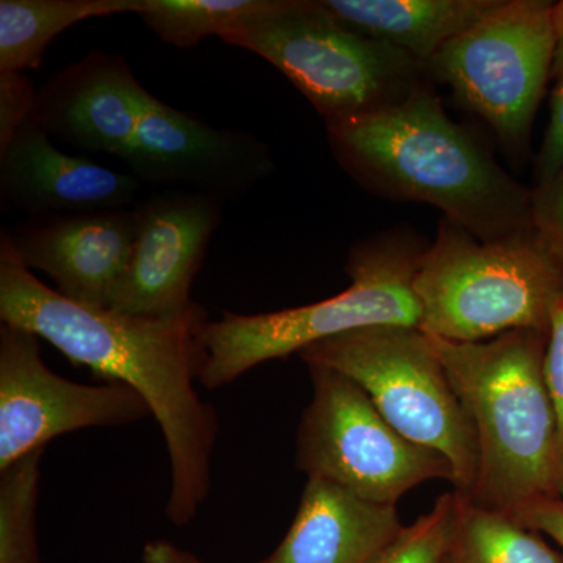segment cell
<instances>
[{
    "instance_id": "8fae6325",
    "label": "cell",
    "mask_w": 563,
    "mask_h": 563,
    "mask_svg": "<svg viewBox=\"0 0 563 563\" xmlns=\"http://www.w3.org/2000/svg\"><path fill=\"white\" fill-rule=\"evenodd\" d=\"M122 161L141 184L203 192L221 201L244 195L273 169L268 147L255 136L211 128L151 92Z\"/></svg>"
},
{
    "instance_id": "603a6c76",
    "label": "cell",
    "mask_w": 563,
    "mask_h": 563,
    "mask_svg": "<svg viewBox=\"0 0 563 563\" xmlns=\"http://www.w3.org/2000/svg\"><path fill=\"white\" fill-rule=\"evenodd\" d=\"M544 383L550 393L555 422V457H558V495L563 501V292L551 312L547 351L543 362Z\"/></svg>"
},
{
    "instance_id": "3957f363",
    "label": "cell",
    "mask_w": 563,
    "mask_h": 563,
    "mask_svg": "<svg viewBox=\"0 0 563 563\" xmlns=\"http://www.w3.org/2000/svg\"><path fill=\"white\" fill-rule=\"evenodd\" d=\"M431 339L476 433V483L463 498L512 517L559 498L543 373L548 332L515 331L477 343Z\"/></svg>"
},
{
    "instance_id": "30bf717a",
    "label": "cell",
    "mask_w": 563,
    "mask_h": 563,
    "mask_svg": "<svg viewBox=\"0 0 563 563\" xmlns=\"http://www.w3.org/2000/svg\"><path fill=\"white\" fill-rule=\"evenodd\" d=\"M129 385H85L65 379L41 358L35 333L0 328V472L46 450L55 437L87 428L131 424L151 417Z\"/></svg>"
},
{
    "instance_id": "d6986e66",
    "label": "cell",
    "mask_w": 563,
    "mask_h": 563,
    "mask_svg": "<svg viewBox=\"0 0 563 563\" xmlns=\"http://www.w3.org/2000/svg\"><path fill=\"white\" fill-rule=\"evenodd\" d=\"M291 0H144L136 16L166 44L198 46L287 9Z\"/></svg>"
},
{
    "instance_id": "7c38bea8",
    "label": "cell",
    "mask_w": 563,
    "mask_h": 563,
    "mask_svg": "<svg viewBox=\"0 0 563 563\" xmlns=\"http://www.w3.org/2000/svg\"><path fill=\"white\" fill-rule=\"evenodd\" d=\"M133 210L135 240L109 309L147 318L184 313L195 303L191 285L220 225L222 201L203 192L168 190Z\"/></svg>"
},
{
    "instance_id": "e0dca14e",
    "label": "cell",
    "mask_w": 563,
    "mask_h": 563,
    "mask_svg": "<svg viewBox=\"0 0 563 563\" xmlns=\"http://www.w3.org/2000/svg\"><path fill=\"white\" fill-rule=\"evenodd\" d=\"M496 3L498 0H322L352 31L383 41L424 66Z\"/></svg>"
},
{
    "instance_id": "5bb4252c",
    "label": "cell",
    "mask_w": 563,
    "mask_h": 563,
    "mask_svg": "<svg viewBox=\"0 0 563 563\" xmlns=\"http://www.w3.org/2000/svg\"><path fill=\"white\" fill-rule=\"evenodd\" d=\"M140 188L132 173L58 150L33 118L0 150V201L5 211L40 217L125 209Z\"/></svg>"
},
{
    "instance_id": "277c9868",
    "label": "cell",
    "mask_w": 563,
    "mask_h": 563,
    "mask_svg": "<svg viewBox=\"0 0 563 563\" xmlns=\"http://www.w3.org/2000/svg\"><path fill=\"white\" fill-rule=\"evenodd\" d=\"M413 291L422 332L448 342H487L515 331H550L563 269L533 231L481 242L444 220L422 251Z\"/></svg>"
},
{
    "instance_id": "ba28073f",
    "label": "cell",
    "mask_w": 563,
    "mask_h": 563,
    "mask_svg": "<svg viewBox=\"0 0 563 563\" xmlns=\"http://www.w3.org/2000/svg\"><path fill=\"white\" fill-rule=\"evenodd\" d=\"M553 2L498 0L426 65L454 98L488 122L504 146L523 150L554 55Z\"/></svg>"
},
{
    "instance_id": "2e32d148",
    "label": "cell",
    "mask_w": 563,
    "mask_h": 563,
    "mask_svg": "<svg viewBox=\"0 0 563 563\" xmlns=\"http://www.w3.org/2000/svg\"><path fill=\"white\" fill-rule=\"evenodd\" d=\"M402 528L396 506L365 501L331 481L307 477L287 536L261 563H373Z\"/></svg>"
},
{
    "instance_id": "4316f807",
    "label": "cell",
    "mask_w": 563,
    "mask_h": 563,
    "mask_svg": "<svg viewBox=\"0 0 563 563\" xmlns=\"http://www.w3.org/2000/svg\"><path fill=\"white\" fill-rule=\"evenodd\" d=\"M518 521L553 539L563 550V501L559 498L543 499L514 515Z\"/></svg>"
},
{
    "instance_id": "d4e9b609",
    "label": "cell",
    "mask_w": 563,
    "mask_h": 563,
    "mask_svg": "<svg viewBox=\"0 0 563 563\" xmlns=\"http://www.w3.org/2000/svg\"><path fill=\"white\" fill-rule=\"evenodd\" d=\"M36 95L24 74L0 73V150L33 118Z\"/></svg>"
},
{
    "instance_id": "9a60e30c",
    "label": "cell",
    "mask_w": 563,
    "mask_h": 563,
    "mask_svg": "<svg viewBox=\"0 0 563 563\" xmlns=\"http://www.w3.org/2000/svg\"><path fill=\"white\" fill-rule=\"evenodd\" d=\"M147 90L121 55L95 51L36 95L33 120L74 150L124 158Z\"/></svg>"
},
{
    "instance_id": "52a82bcc",
    "label": "cell",
    "mask_w": 563,
    "mask_h": 563,
    "mask_svg": "<svg viewBox=\"0 0 563 563\" xmlns=\"http://www.w3.org/2000/svg\"><path fill=\"white\" fill-rule=\"evenodd\" d=\"M299 357L354 380L396 431L443 455L455 493L470 495L477 476L476 433L428 333L404 325L358 329L310 344Z\"/></svg>"
},
{
    "instance_id": "9c48e42d",
    "label": "cell",
    "mask_w": 563,
    "mask_h": 563,
    "mask_svg": "<svg viewBox=\"0 0 563 563\" xmlns=\"http://www.w3.org/2000/svg\"><path fill=\"white\" fill-rule=\"evenodd\" d=\"M307 366L313 396L296 440V465L307 477L385 506H396L426 481L454 483L450 462L396 431L354 380L325 366Z\"/></svg>"
},
{
    "instance_id": "ac0fdd59",
    "label": "cell",
    "mask_w": 563,
    "mask_h": 563,
    "mask_svg": "<svg viewBox=\"0 0 563 563\" xmlns=\"http://www.w3.org/2000/svg\"><path fill=\"white\" fill-rule=\"evenodd\" d=\"M144 0H0V73L38 69L52 41L79 22L139 13Z\"/></svg>"
},
{
    "instance_id": "f1b7e54d",
    "label": "cell",
    "mask_w": 563,
    "mask_h": 563,
    "mask_svg": "<svg viewBox=\"0 0 563 563\" xmlns=\"http://www.w3.org/2000/svg\"><path fill=\"white\" fill-rule=\"evenodd\" d=\"M554 55L551 79H559L563 74V0L553 3Z\"/></svg>"
},
{
    "instance_id": "6da1fadb",
    "label": "cell",
    "mask_w": 563,
    "mask_h": 563,
    "mask_svg": "<svg viewBox=\"0 0 563 563\" xmlns=\"http://www.w3.org/2000/svg\"><path fill=\"white\" fill-rule=\"evenodd\" d=\"M0 320L35 333L69 362L143 396L161 426L172 466L166 515L176 526L190 523L210 493L218 437L217 413L195 387L207 361L206 309L195 302L174 317L147 318L73 301L21 262L3 231Z\"/></svg>"
},
{
    "instance_id": "ffe728a7",
    "label": "cell",
    "mask_w": 563,
    "mask_h": 563,
    "mask_svg": "<svg viewBox=\"0 0 563 563\" xmlns=\"http://www.w3.org/2000/svg\"><path fill=\"white\" fill-rule=\"evenodd\" d=\"M448 559L450 563H563V555L536 529L512 515L476 506L461 495Z\"/></svg>"
},
{
    "instance_id": "83f0119b",
    "label": "cell",
    "mask_w": 563,
    "mask_h": 563,
    "mask_svg": "<svg viewBox=\"0 0 563 563\" xmlns=\"http://www.w3.org/2000/svg\"><path fill=\"white\" fill-rule=\"evenodd\" d=\"M143 563H202L190 553L179 550L176 544L155 540L143 551Z\"/></svg>"
},
{
    "instance_id": "5b68a950",
    "label": "cell",
    "mask_w": 563,
    "mask_h": 563,
    "mask_svg": "<svg viewBox=\"0 0 563 563\" xmlns=\"http://www.w3.org/2000/svg\"><path fill=\"white\" fill-rule=\"evenodd\" d=\"M420 244L409 233H390L355 244L346 263L351 285L340 295L279 312H224L203 329V387L233 383L262 363L285 358L310 344L376 325L420 328L413 277Z\"/></svg>"
},
{
    "instance_id": "8992f818",
    "label": "cell",
    "mask_w": 563,
    "mask_h": 563,
    "mask_svg": "<svg viewBox=\"0 0 563 563\" xmlns=\"http://www.w3.org/2000/svg\"><path fill=\"white\" fill-rule=\"evenodd\" d=\"M222 41L276 66L325 125L388 109L426 85L428 76L409 55L336 20L322 0H291L287 9Z\"/></svg>"
},
{
    "instance_id": "484cf974",
    "label": "cell",
    "mask_w": 563,
    "mask_h": 563,
    "mask_svg": "<svg viewBox=\"0 0 563 563\" xmlns=\"http://www.w3.org/2000/svg\"><path fill=\"white\" fill-rule=\"evenodd\" d=\"M555 80L558 81L551 95L550 124L537 158L539 185L553 179L563 168V74Z\"/></svg>"
},
{
    "instance_id": "cb8c5ba5",
    "label": "cell",
    "mask_w": 563,
    "mask_h": 563,
    "mask_svg": "<svg viewBox=\"0 0 563 563\" xmlns=\"http://www.w3.org/2000/svg\"><path fill=\"white\" fill-rule=\"evenodd\" d=\"M531 225L537 239L563 269V168L532 191Z\"/></svg>"
},
{
    "instance_id": "7a4b0ae2",
    "label": "cell",
    "mask_w": 563,
    "mask_h": 563,
    "mask_svg": "<svg viewBox=\"0 0 563 563\" xmlns=\"http://www.w3.org/2000/svg\"><path fill=\"white\" fill-rule=\"evenodd\" d=\"M325 128L336 161L366 190L431 203L481 242L532 231V192L448 117L428 84L388 109Z\"/></svg>"
},
{
    "instance_id": "44dd1931",
    "label": "cell",
    "mask_w": 563,
    "mask_h": 563,
    "mask_svg": "<svg viewBox=\"0 0 563 563\" xmlns=\"http://www.w3.org/2000/svg\"><path fill=\"white\" fill-rule=\"evenodd\" d=\"M44 450L0 472V563H38L36 504Z\"/></svg>"
},
{
    "instance_id": "f546056e",
    "label": "cell",
    "mask_w": 563,
    "mask_h": 563,
    "mask_svg": "<svg viewBox=\"0 0 563 563\" xmlns=\"http://www.w3.org/2000/svg\"><path fill=\"white\" fill-rule=\"evenodd\" d=\"M443 563H450V559H448V555L446 559H444Z\"/></svg>"
},
{
    "instance_id": "4fadbf2b",
    "label": "cell",
    "mask_w": 563,
    "mask_h": 563,
    "mask_svg": "<svg viewBox=\"0 0 563 563\" xmlns=\"http://www.w3.org/2000/svg\"><path fill=\"white\" fill-rule=\"evenodd\" d=\"M135 231V210L118 209L40 214L5 233L21 262L46 273L63 296L109 309Z\"/></svg>"
},
{
    "instance_id": "7402d4cb",
    "label": "cell",
    "mask_w": 563,
    "mask_h": 563,
    "mask_svg": "<svg viewBox=\"0 0 563 563\" xmlns=\"http://www.w3.org/2000/svg\"><path fill=\"white\" fill-rule=\"evenodd\" d=\"M457 514V493H444L428 514L404 526L373 563H443L453 543Z\"/></svg>"
}]
</instances>
